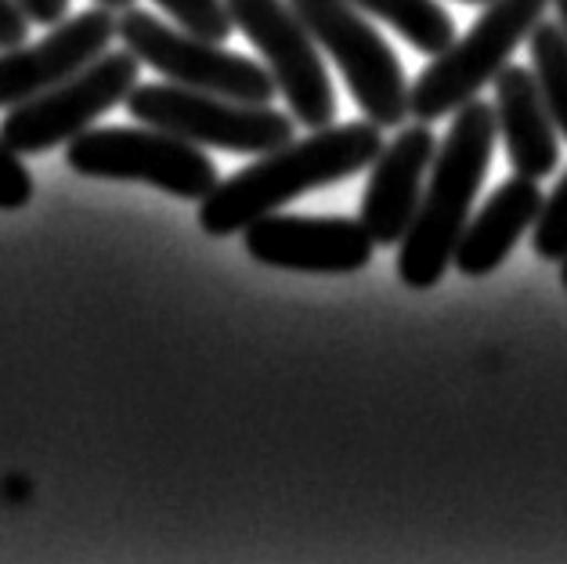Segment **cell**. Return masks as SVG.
Instances as JSON below:
<instances>
[{
  "mask_svg": "<svg viewBox=\"0 0 567 564\" xmlns=\"http://www.w3.org/2000/svg\"><path fill=\"white\" fill-rule=\"evenodd\" d=\"M383 127L372 120L329 123L311 131L303 142H286L257 156L250 167L217 182L199 206V228L206 236H235L257 217L279 211L303 192L348 182L372 167L383 148Z\"/></svg>",
  "mask_w": 567,
  "mask_h": 564,
  "instance_id": "cell-1",
  "label": "cell"
},
{
  "mask_svg": "<svg viewBox=\"0 0 567 564\" xmlns=\"http://www.w3.org/2000/svg\"><path fill=\"white\" fill-rule=\"evenodd\" d=\"M553 8H557V22L567 30V0H553Z\"/></svg>",
  "mask_w": 567,
  "mask_h": 564,
  "instance_id": "cell-23",
  "label": "cell"
},
{
  "mask_svg": "<svg viewBox=\"0 0 567 564\" xmlns=\"http://www.w3.org/2000/svg\"><path fill=\"white\" fill-rule=\"evenodd\" d=\"M127 113L148 127L171 131L192 145L225 148L231 156H265L293 142V116L275 113L271 105L235 102L220 94L192 91L182 84H137L127 94Z\"/></svg>",
  "mask_w": 567,
  "mask_h": 564,
  "instance_id": "cell-5",
  "label": "cell"
},
{
  "mask_svg": "<svg viewBox=\"0 0 567 564\" xmlns=\"http://www.w3.org/2000/svg\"><path fill=\"white\" fill-rule=\"evenodd\" d=\"M246 254L257 265L308 275H351L362 271L377 243L362 222L351 217H303L271 211L243 228Z\"/></svg>",
  "mask_w": 567,
  "mask_h": 564,
  "instance_id": "cell-10",
  "label": "cell"
},
{
  "mask_svg": "<svg viewBox=\"0 0 567 564\" xmlns=\"http://www.w3.org/2000/svg\"><path fill=\"white\" fill-rule=\"evenodd\" d=\"M65 167L80 177L142 182L177 199H206L217 185L214 160L199 145L159 127H87L65 148Z\"/></svg>",
  "mask_w": 567,
  "mask_h": 564,
  "instance_id": "cell-4",
  "label": "cell"
},
{
  "mask_svg": "<svg viewBox=\"0 0 567 564\" xmlns=\"http://www.w3.org/2000/svg\"><path fill=\"white\" fill-rule=\"evenodd\" d=\"M156 4L167 11L182 30L206 37V40H217V44H225V40L235 33V22L228 16L225 0H156Z\"/></svg>",
  "mask_w": 567,
  "mask_h": 564,
  "instance_id": "cell-17",
  "label": "cell"
},
{
  "mask_svg": "<svg viewBox=\"0 0 567 564\" xmlns=\"http://www.w3.org/2000/svg\"><path fill=\"white\" fill-rule=\"evenodd\" d=\"M495 142H499L495 105L474 99L452 113V127L426 174L416 222L398 243V275L412 290H431L449 271L455 243L470 222V206L492 167Z\"/></svg>",
  "mask_w": 567,
  "mask_h": 564,
  "instance_id": "cell-2",
  "label": "cell"
},
{
  "mask_svg": "<svg viewBox=\"0 0 567 564\" xmlns=\"http://www.w3.org/2000/svg\"><path fill=\"white\" fill-rule=\"evenodd\" d=\"M137 73H142V62L131 51H102L62 84L40 91L30 102L11 105L0 123V137L19 156H40L48 148L69 145L109 109L127 102V94L137 88Z\"/></svg>",
  "mask_w": 567,
  "mask_h": 564,
  "instance_id": "cell-8",
  "label": "cell"
},
{
  "mask_svg": "<svg viewBox=\"0 0 567 564\" xmlns=\"http://www.w3.org/2000/svg\"><path fill=\"white\" fill-rule=\"evenodd\" d=\"M25 37H30V16L19 0H0V51L25 44Z\"/></svg>",
  "mask_w": 567,
  "mask_h": 564,
  "instance_id": "cell-20",
  "label": "cell"
},
{
  "mask_svg": "<svg viewBox=\"0 0 567 564\" xmlns=\"http://www.w3.org/2000/svg\"><path fill=\"white\" fill-rule=\"evenodd\" d=\"M94 4L113 8V11H127V8H134V0H94Z\"/></svg>",
  "mask_w": 567,
  "mask_h": 564,
  "instance_id": "cell-22",
  "label": "cell"
},
{
  "mask_svg": "<svg viewBox=\"0 0 567 564\" xmlns=\"http://www.w3.org/2000/svg\"><path fill=\"white\" fill-rule=\"evenodd\" d=\"M19 4L37 25H59L69 11V0H19Z\"/></svg>",
  "mask_w": 567,
  "mask_h": 564,
  "instance_id": "cell-21",
  "label": "cell"
},
{
  "mask_svg": "<svg viewBox=\"0 0 567 564\" xmlns=\"http://www.w3.org/2000/svg\"><path fill=\"white\" fill-rule=\"evenodd\" d=\"M33 199V177L22 156L0 137V211H19Z\"/></svg>",
  "mask_w": 567,
  "mask_h": 564,
  "instance_id": "cell-19",
  "label": "cell"
},
{
  "mask_svg": "<svg viewBox=\"0 0 567 564\" xmlns=\"http://www.w3.org/2000/svg\"><path fill=\"white\" fill-rule=\"evenodd\" d=\"M437 153V137L431 123L401 127L391 145L380 148V156L369 167V185L362 196V217L377 246H394L405 239L409 225L416 222L426 174Z\"/></svg>",
  "mask_w": 567,
  "mask_h": 564,
  "instance_id": "cell-12",
  "label": "cell"
},
{
  "mask_svg": "<svg viewBox=\"0 0 567 564\" xmlns=\"http://www.w3.org/2000/svg\"><path fill=\"white\" fill-rule=\"evenodd\" d=\"M560 283H564V290H567V257L560 260Z\"/></svg>",
  "mask_w": 567,
  "mask_h": 564,
  "instance_id": "cell-24",
  "label": "cell"
},
{
  "mask_svg": "<svg viewBox=\"0 0 567 564\" xmlns=\"http://www.w3.org/2000/svg\"><path fill=\"white\" fill-rule=\"evenodd\" d=\"M460 4H492V0H460Z\"/></svg>",
  "mask_w": 567,
  "mask_h": 564,
  "instance_id": "cell-25",
  "label": "cell"
},
{
  "mask_svg": "<svg viewBox=\"0 0 567 564\" xmlns=\"http://www.w3.org/2000/svg\"><path fill=\"white\" fill-rule=\"evenodd\" d=\"M351 4L394 25V33H401L420 54H431V59L455 40L452 16L434 0H351Z\"/></svg>",
  "mask_w": 567,
  "mask_h": 564,
  "instance_id": "cell-15",
  "label": "cell"
},
{
  "mask_svg": "<svg viewBox=\"0 0 567 564\" xmlns=\"http://www.w3.org/2000/svg\"><path fill=\"white\" fill-rule=\"evenodd\" d=\"M116 37L113 8L80 11L76 19H62L40 44H19L0 51V109L37 99L40 91L62 84L65 76L80 73L94 62Z\"/></svg>",
  "mask_w": 567,
  "mask_h": 564,
  "instance_id": "cell-11",
  "label": "cell"
},
{
  "mask_svg": "<svg viewBox=\"0 0 567 564\" xmlns=\"http://www.w3.org/2000/svg\"><path fill=\"white\" fill-rule=\"evenodd\" d=\"M315 44L337 62L354 105L377 127L409 120V80L394 48L351 0H289Z\"/></svg>",
  "mask_w": 567,
  "mask_h": 564,
  "instance_id": "cell-7",
  "label": "cell"
},
{
  "mask_svg": "<svg viewBox=\"0 0 567 564\" xmlns=\"http://www.w3.org/2000/svg\"><path fill=\"white\" fill-rule=\"evenodd\" d=\"M538 211H543V192H538L535 177H509L492 192L481 214L466 222L460 243H455L452 265L466 279L492 275L514 254V246L528 236V228H535Z\"/></svg>",
  "mask_w": 567,
  "mask_h": 564,
  "instance_id": "cell-14",
  "label": "cell"
},
{
  "mask_svg": "<svg viewBox=\"0 0 567 564\" xmlns=\"http://www.w3.org/2000/svg\"><path fill=\"white\" fill-rule=\"evenodd\" d=\"M535 254L543 260L560 265L567 257V174L557 182V188L543 199V211H538L535 222V236H532Z\"/></svg>",
  "mask_w": 567,
  "mask_h": 564,
  "instance_id": "cell-18",
  "label": "cell"
},
{
  "mask_svg": "<svg viewBox=\"0 0 567 564\" xmlns=\"http://www.w3.org/2000/svg\"><path fill=\"white\" fill-rule=\"evenodd\" d=\"M228 16L260 51L275 88L289 105V116L303 127H329L337 120V91L329 80L315 37L300 22L289 0H225Z\"/></svg>",
  "mask_w": 567,
  "mask_h": 564,
  "instance_id": "cell-9",
  "label": "cell"
},
{
  "mask_svg": "<svg viewBox=\"0 0 567 564\" xmlns=\"http://www.w3.org/2000/svg\"><path fill=\"white\" fill-rule=\"evenodd\" d=\"M116 37L137 62L152 65L171 84L220 94V99H235V102H257V105H271V99L279 94L268 65L225 51V44H217V40L196 37L188 30H174V25L156 19L145 8L120 11Z\"/></svg>",
  "mask_w": 567,
  "mask_h": 564,
  "instance_id": "cell-6",
  "label": "cell"
},
{
  "mask_svg": "<svg viewBox=\"0 0 567 564\" xmlns=\"http://www.w3.org/2000/svg\"><path fill=\"white\" fill-rule=\"evenodd\" d=\"M495 84V127L506 145L509 167L543 182L560 163V131L553 123L538 80L528 65H506Z\"/></svg>",
  "mask_w": 567,
  "mask_h": 564,
  "instance_id": "cell-13",
  "label": "cell"
},
{
  "mask_svg": "<svg viewBox=\"0 0 567 564\" xmlns=\"http://www.w3.org/2000/svg\"><path fill=\"white\" fill-rule=\"evenodd\" d=\"M528 51L549 116L567 137V30L560 22H538L528 33Z\"/></svg>",
  "mask_w": 567,
  "mask_h": 564,
  "instance_id": "cell-16",
  "label": "cell"
},
{
  "mask_svg": "<svg viewBox=\"0 0 567 564\" xmlns=\"http://www.w3.org/2000/svg\"><path fill=\"white\" fill-rule=\"evenodd\" d=\"M553 0H492L481 19L452 44L434 54L416 84L409 88V116L434 123L477 99L503 73L514 51L543 22Z\"/></svg>",
  "mask_w": 567,
  "mask_h": 564,
  "instance_id": "cell-3",
  "label": "cell"
}]
</instances>
